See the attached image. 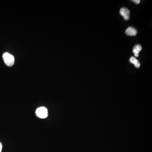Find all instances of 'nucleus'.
Here are the masks:
<instances>
[{"label": "nucleus", "instance_id": "1", "mask_svg": "<svg viewBox=\"0 0 152 152\" xmlns=\"http://www.w3.org/2000/svg\"><path fill=\"white\" fill-rule=\"evenodd\" d=\"M3 58L5 64L9 66H12L14 64V58L12 55L8 53H5L3 55Z\"/></svg>", "mask_w": 152, "mask_h": 152}, {"label": "nucleus", "instance_id": "2", "mask_svg": "<svg viewBox=\"0 0 152 152\" xmlns=\"http://www.w3.org/2000/svg\"><path fill=\"white\" fill-rule=\"evenodd\" d=\"M36 116L40 118H46L48 115V110L45 107H40L36 109Z\"/></svg>", "mask_w": 152, "mask_h": 152}, {"label": "nucleus", "instance_id": "3", "mask_svg": "<svg viewBox=\"0 0 152 152\" xmlns=\"http://www.w3.org/2000/svg\"><path fill=\"white\" fill-rule=\"evenodd\" d=\"M120 14L123 16L125 21H128L130 18V12L128 9L126 8H122L120 10Z\"/></svg>", "mask_w": 152, "mask_h": 152}, {"label": "nucleus", "instance_id": "4", "mask_svg": "<svg viewBox=\"0 0 152 152\" xmlns=\"http://www.w3.org/2000/svg\"><path fill=\"white\" fill-rule=\"evenodd\" d=\"M125 34L129 36H135L137 34V31L134 27H129L127 28L125 31Z\"/></svg>", "mask_w": 152, "mask_h": 152}, {"label": "nucleus", "instance_id": "5", "mask_svg": "<svg viewBox=\"0 0 152 152\" xmlns=\"http://www.w3.org/2000/svg\"><path fill=\"white\" fill-rule=\"evenodd\" d=\"M142 47L140 45H136L133 49V52L134 54V55L136 57L139 56V53L141 51Z\"/></svg>", "mask_w": 152, "mask_h": 152}, {"label": "nucleus", "instance_id": "6", "mask_svg": "<svg viewBox=\"0 0 152 152\" xmlns=\"http://www.w3.org/2000/svg\"><path fill=\"white\" fill-rule=\"evenodd\" d=\"M129 61L131 64H134V65L136 68H139L140 66V64L138 60H137L135 58L131 57L129 59Z\"/></svg>", "mask_w": 152, "mask_h": 152}, {"label": "nucleus", "instance_id": "7", "mask_svg": "<svg viewBox=\"0 0 152 152\" xmlns=\"http://www.w3.org/2000/svg\"><path fill=\"white\" fill-rule=\"evenodd\" d=\"M133 1L136 4H139L140 2V0H134V1Z\"/></svg>", "mask_w": 152, "mask_h": 152}, {"label": "nucleus", "instance_id": "8", "mask_svg": "<svg viewBox=\"0 0 152 152\" xmlns=\"http://www.w3.org/2000/svg\"><path fill=\"white\" fill-rule=\"evenodd\" d=\"M2 150V144L0 142V152H1Z\"/></svg>", "mask_w": 152, "mask_h": 152}]
</instances>
